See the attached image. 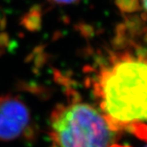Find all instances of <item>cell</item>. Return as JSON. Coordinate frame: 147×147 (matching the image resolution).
<instances>
[{
  "mask_svg": "<svg viewBox=\"0 0 147 147\" xmlns=\"http://www.w3.org/2000/svg\"><path fill=\"white\" fill-rule=\"evenodd\" d=\"M49 2L54 5H74L80 0H48Z\"/></svg>",
  "mask_w": 147,
  "mask_h": 147,
  "instance_id": "cell-5",
  "label": "cell"
},
{
  "mask_svg": "<svg viewBox=\"0 0 147 147\" xmlns=\"http://www.w3.org/2000/svg\"><path fill=\"white\" fill-rule=\"evenodd\" d=\"M117 5L124 12H133L138 9L139 0H117Z\"/></svg>",
  "mask_w": 147,
  "mask_h": 147,
  "instance_id": "cell-4",
  "label": "cell"
},
{
  "mask_svg": "<svg viewBox=\"0 0 147 147\" xmlns=\"http://www.w3.org/2000/svg\"><path fill=\"white\" fill-rule=\"evenodd\" d=\"M100 112L115 131L129 130L147 139V59L113 56L93 79Z\"/></svg>",
  "mask_w": 147,
  "mask_h": 147,
  "instance_id": "cell-1",
  "label": "cell"
},
{
  "mask_svg": "<svg viewBox=\"0 0 147 147\" xmlns=\"http://www.w3.org/2000/svg\"><path fill=\"white\" fill-rule=\"evenodd\" d=\"M50 138L54 147H121L117 131L103 113L82 101L60 104L50 117Z\"/></svg>",
  "mask_w": 147,
  "mask_h": 147,
  "instance_id": "cell-2",
  "label": "cell"
},
{
  "mask_svg": "<svg viewBox=\"0 0 147 147\" xmlns=\"http://www.w3.org/2000/svg\"><path fill=\"white\" fill-rule=\"evenodd\" d=\"M31 114L17 96H0V140L13 141L31 133Z\"/></svg>",
  "mask_w": 147,
  "mask_h": 147,
  "instance_id": "cell-3",
  "label": "cell"
},
{
  "mask_svg": "<svg viewBox=\"0 0 147 147\" xmlns=\"http://www.w3.org/2000/svg\"><path fill=\"white\" fill-rule=\"evenodd\" d=\"M141 4H142V6L145 11V13H147V0H141Z\"/></svg>",
  "mask_w": 147,
  "mask_h": 147,
  "instance_id": "cell-6",
  "label": "cell"
},
{
  "mask_svg": "<svg viewBox=\"0 0 147 147\" xmlns=\"http://www.w3.org/2000/svg\"><path fill=\"white\" fill-rule=\"evenodd\" d=\"M146 147H147V146H146Z\"/></svg>",
  "mask_w": 147,
  "mask_h": 147,
  "instance_id": "cell-7",
  "label": "cell"
}]
</instances>
